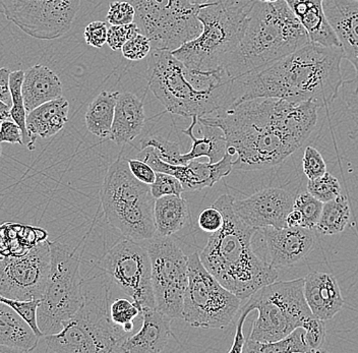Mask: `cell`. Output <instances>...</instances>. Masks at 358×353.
I'll use <instances>...</instances> for the list:
<instances>
[{"label":"cell","mask_w":358,"mask_h":353,"mask_svg":"<svg viewBox=\"0 0 358 353\" xmlns=\"http://www.w3.org/2000/svg\"><path fill=\"white\" fill-rule=\"evenodd\" d=\"M319 105L275 98H256L199 117L222 129L234 169L264 171L281 164L310 137Z\"/></svg>","instance_id":"6da1fadb"},{"label":"cell","mask_w":358,"mask_h":353,"mask_svg":"<svg viewBox=\"0 0 358 353\" xmlns=\"http://www.w3.org/2000/svg\"><path fill=\"white\" fill-rule=\"evenodd\" d=\"M341 47L308 43L267 68L232 80V105L256 98L312 101L320 108L335 99L342 86Z\"/></svg>","instance_id":"7a4b0ae2"},{"label":"cell","mask_w":358,"mask_h":353,"mask_svg":"<svg viewBox=\"0 0 358 353\" xmlns=\"http://www.w3.org/2000/svg\"><path fill=\"white\" fill-rule=\"evenodd\" d=\"M234 196L222 194L213 204L223 215V226L211 233L201 262L226 288L241 301L278 279V270L259 259L252 249L257 229L243 222L234 210Z\"/></svg>","instance_id":"3957f363"},{"label":"cell","mask_w":358,"mask_h":353,"mask_svg":"<svg viewBox=\"0 0 358 353\" xmlns=\"http://www.w3.org/2000/svg\"><path fill=\"white\" fill-rule=\"evenodd\" d=\"M150 90L168 113L181 117L209 115L232 105V80L224 69L187 68L172 51L152 48L148 55Z\"/></svg>","instance_id":"277c9868"},{"label":"cell","mask_w":358,"mask_h":353,"mask_svg":"<svg viewBox=\"0 0 358 353\" xmlns=\"http://www.w3.org/2000/svg\"><path fill=\"white\" fill-rule=\"evenodd\" d=\"M308 43V33L284 0H257L243 39L224 71L231 80L256 73Z\"/></svg>","instance_id":"5b68a950"},{"label":"cell","mask_w":358,"mask_h":353,"mask_svg":"<svg viewBox=\"0 0 358 353\" xmlns=\"http://www.w3.org/2000/svg\"><path fill=\"white\" fill-rule=\"evenodd\" d=\"M257 0H209L200 4L201 32L176 50L174 57L201 71L224 69L243 39Z\"/></svg>","instance_id":"8992f818"},{"label":"cell","mask_w":358,"mask_h":353,"mask_svg":"<svg viewBox=\"0 0 358 353\" xmlns=\"http://www.w3.org/2000/svg\"><path fill=\"white\" fill-rule=\"evenodd\" d=\"M304 278L290 281H274L263 286L248 297L245 307L239 310L234 343H245L243 325L246 317L257 310L259 317L252 324L248 339L259 343L280 340L301 327L306 319L313 316L303 294Z\"/></svg>","instance_id":"52a82bcc"},{"label":"cell","mask_w":358,"mask_h":353,"mask_svg":"<svg viewBox=\"0 0 358 353\" xmlns=\"http://www.w3.org/2000/svg\"><path fill=\"white\" fill-rule=\"evenodd\" d=\"M110 288L106 282L96 288L83 285L84 301L78 312L56 334L44 336L47 352L57 353H120L129 334L111 321Z\"/></svg>","instance_id":"ba28073f"},{"label":"cell","mask_w":358,"mask_h":353,"mask_svg":"<svg viewBox=\"0 0 358 353\" xmlns=\"http://www.w3.org/2000/svg\"><path fill=\"white\" fill-rule=\"evenodd\" d=\"M100 199L107 221L123 238L142 243L156 236L151 187L134 178L127 159L118 157L109 166Z\"/></svg>","instance_id":"9c48e42d"},{"label":"cell","mask_w":358,"mask_h":353,"mask_svg":"<svg viewBox=\"0 0 358 353\" xmlns=\"http://www.w3.org/2000/svg\"><path fill=\"white\" fill-rule=\"evenodd\" d=\"M50 271L37 310L38 327L43 336L56 334L84 301L80 273V254L59 241H49Z\"/></svg>","instance_id":"30bf717a"},{"label":"cell","mask_w":358,"mask_h":353,"mask_svg":"<svg viewBox=\"0 0 358 353\" xmlns=\"http://www.w3.org/2000/svg\"><path fill=\"white\" fill-rule=\"evenodd\" d=\"M134 6L140 32L151 42L152 48L174 51L198 37L201 24L200 6L189 0H123Z\"/></svg>","instance_id":"8fae6325"},{"label":"cell","mask_w":358,"mask_h":353,"mask_svg":"<svg viewBox=\"0 0 358 353\" xmlns=\"http://www.w3.org/2000/svg\"><path fill=\"white\" fill-rule=\"evenodd\" d=\"M241 299L225 287L201 262L189 256V285L183 299L182 319L194 328L224 329L241 310Z\"/></svg>","instance_id":"7c38bea8"},{"label":"cell","mask_w":358,"mask_h":353,"mask_svg":"<svg viewBox=\"0 0 358 353\" xmlns=\"http://www.w3.org/2000/svg\"><path fill=\"white\" fill-rule=\"evenodd\" d=\"M144 247L151 261V280L157 310L169 318L182 319L189 285V257L171 236H154Z\"/></svg>","instance_id":"4fadbf2b"},{"label":"cell","mask_w":358,"mask_h":353,"mask_svg":"<svg viewBox=\"0 0 358 353\" xmlns=\"http://www.w3.org/2000/svg\"><path fill=\"white\" fill-rule=\"evenodd\" d=\"M101 269L140 305L156 308L151 280V261L144 245L129 238L118 241L103 256Z\"/></svg>","instance_id":"5bb4252c"},{"label":"cell","mask_w":358,"mask_h":353,"mask_svg":"<svg viewBox=\"0 0 358 353\" xmlns=\"http://www.w3.org/2000/svg\"><path fill=\"white\" fill-rule=\"evenodd\" d=\"M80 0H3V15L22 32L39 40H55L69 32Z\"/></svg>","instance_id":"9a60e30c"},{"label":"cell","mask_w":358,"mask_h":353,"mask_svg":"<svg viewBox=\"0 0 358 353\" xmlns=\"http://www.w3.org/2000/svg\"><path fill=\"white\" fill-rule=\"evenodd\" d=\"M49 271V240L38 243L21 256L0 259V294L17 301H40Z\"/></svg>","instance_id":"2e32d148"},{"label":"cell","mask_w":358,"mask_h":353,"mask_svg":"<svg viewBox=\"0 0 358 353\" xmlns=\"http://www.w3.org/2000/svg\"><path fill=\"white\" fill-rule=\"evenodd\" d=\"M136 159L144 161L156 172H164L176 176L182 185L185 192L201 191L205 187H212L234 171V157L228 153L222 159L213 164L192 160L187 164L172 165L159 159L153 148L145 147L136 155Z\"/></svg>","instance_id":"e0dca14e"},{"label":"cell","mask_w":358,"mask_h":353,"mask_svg":"<svg viewBox=\"0 0 358 353\" xmlns=\"http://www.w3.org/2000/svg\"><path fill=\"white\" fill-rule=\"evenodd\" d=\"M294 196L283 189L270 187L257 192L243 200H234L239 218L255 229L287 227L286 219L292 211Z\"/></svg>","instance_id":"ac0fdd59"},{"label":"cell","mask_w":358,"mask_h":353,"mask_svg":"<svg viewBox=\"0 0 358 353\" xmlns=\"http://www.w3.org/2000/svg\"><path fill=\"white\" fill-rule=\"evenodd\" d=\"M259 231L265 241L268 263L277 270L301 262L315 247V234L308 228L266 227Z\"/></svg>","instance_id":"d6986e66"},{"label":"cell","mask_w":358,"mask_h":353,"mask_svg":"<svg viewBox=\"0 0 358 353\" xmlns=\"http://www.w3.org/2000/svg\"><path fill=\"white\" fill-rule=\"evenodd\" d=\"M324 13L339 39L343 57L357 71L358 94V2L351 0H324Z\"/></svg>","instance_id":"ffe728a7"},{"label":"cell","mask_w":358,"mask_h":353,"mask_svg":"<svg viewBox=\"0 0 358 353\" xmlns=\"http://www.w3.org/2000/svg\"><path fill=\"white\" fill-rule=\"evenodd\" d=\"M142 315V328L125 338L120 353H159L166 347L172 334V319L156 308H144Z\"/></svg>","instance_id":"44dd1931"},{"label":"cell","mask_w":358,"mask_h":353,"mask_svg":"<svg viewBox=\"0 0 358 353\" xmlns=\"http://www.w3.org/2000/svg\"><path fill=\"white\" fill-rule=\"evenodd\" d=\"M303 294L315 318L329 321L344 307V298L332 274L313 272L304 278Z\"/></svg>","instance_id":"7402d4cb"},{"label":"cell","mask_w":358,"mask_h":353,"mask_svg":"<svg viewBox=\"0 0 358 353\" xmlns=\"http://www.w3.org/2000/svg\"><path fill=\"white\" fill-rule=\"evenodd\" d=\"M144 103L131 92L118 94L109 138L118 146L133 142L144 129Z\"/></svg>","instance_id":"603a6c76"},{"label":"cell","mask_w":358,"mask_h":353,"mask_svg":"<svg viewBox=\"0 0 358 353\" xmlns=\"http://www.w3.org/2000/svg\"><path fill=\"white\" fill-rule=\"evenodd\" d=\"M198 118V116H192L190 126L181 131L192 140V146L189 153L181 154L180 165L201 157H207L213 164L222 159L227 153L222 129L211 124H201Z\"/></svg>","instance_id":"cb8c5ba5"},{"label":"cell","mask_w":358,"mask_h":353,"mask_svg":"<svg viewBox=\"0 0 358 353\" xmlns=\"http://www.w3.org/2000/svg\"><path fill=\"white\" fill-rule=\"evenodd\" d=\"M294 13L312 43L327 47H341L324 13V0H284Z\"/></svg>","instance_id":"d4e9b609"},{"label":"cell","mask_w":358,"mask_h":353,"mask_svg":"<svg viewBox=\"0 0 358 353\" xmlns=\"http://www.w3.org/2000/svg\"><path fill=\"white\" fill-rule=\"evenodd\" d=\"M22 94L28 113L44 103L62 97V84L52 69L36 64L24 71Z\"/></svg>","instance_id":"484cf974"},{"label":"cell","mask_w":358,"mask_h":353,"mask_svg":"<svg viewBox=\"0 0 358 353\" xmlns=\"http://www.w3.org/2000/svg\"><path fill=\"white\" fill-rule=\"evenodd\" d=\"M69 101L59 97L27 113V129L33 147L38 138H50L59 133L69 120Z\"/></svg>","instance_id":"4316f807"},{"label":"cell","mask_w":358,"mask_h":353,"mask_svg":"<svg viewBox=\"0 0 358 353\" xmlns=\"http://www.w3.org/2000/svg\"><path fill=\"white\" fill-rule=\"evenodd\" d=\"M154 220L157 236H173L192 223L189 204L182 196L173 194L156 199Z\"/></svg>","instance_id":"83f0119b"},{"label":"cell","mask_w":358,"mask_h":353,"mask_svg":"<svg viewBox=\"0 0 358 353\" xmlns=\"http://www.w3.org/2000/svg\"><path fill=\"white\" fill-rule=\"evenodd\" d=\"M39 339L13 308L0 301V345L29 352L37 347Z\"/></svg>","instance_id":"f1b7e54d"},{"label":"cell","mask_w":358,"mask_h":353,"mask_svg":"<svg viewBox=\"0 0 358 353\" xmlns=\"http://www.w3.org/2000/svg\"><path fill=\"white\" fill-rule=\"evenodd\" d=\"M120 92H101L91 102L85 116L87 129L98 138H109Z\"/></svg>","instance_id":"f546056e"},{"label":"cell","mask_w":358,"mask_h":353,"mask_svg":"<svg viewBox=\"0 0 358 353\" xmlns=\"http://www.w3.org/2000/svg\"><path fill=\"white\" fill-rule=\"evenodd\" d=\"M351 218L350 207L345 196L340 194L333 200L324 203L321 217L315 229L324 236L341 233Z\"/></svg>","instance_id":"4dcf8cb0"},{"label":"cell","mask_w":358,"mask_h":353,"mask_svg":"<svg viewBox=\"0 0 358 353\" xmlns=\"http://www.w3.org/2000/svg\"><path fill=\"white\" fill-rule=\"evenodd\" d=\"M306 331L299 327L291 332L289 335L280 340L259 343L248 339L245 342L243 352L255 353H295L312 352L306 344Z\"/></svg>","instance_id":"1f68e13d"},{"label":"cell","mask_w":358,"mask_h":353,"mask_svg":"<svg viewBox=\"0 0 358 353\" xmlns=\"http://www.w3.org/2000/svg\"><path fill=\"white\" fill-rule=\"evenodd\" d=\"M24 71H13L10 77V88L13 105L10 108L11 120L19 126L22 131V145L26 146L30 151H34L35 147H33L31 143V138L29 137L28 129H27V111L24 108V99H22V85L24 80Z\"/></svg>","instance_id":"d6a6232c"},{"label":"cell","mask_w":358,"mask_h":353,"mask_svg":"<svg viewBox=\"0 0 358 353\" xmlns=\"http://www.w3.org/2000/svg\"><path fill=\"white\" fill-rule=\"evenodd\" d=\"M323 204L321 201L315 199L308 191L306 193L299 194L294 198L293 209L299 210L302 216L301 227L315 230L321 217Z\"/></svg>","instance_id":"836d02e7"},{"label":"cell","mask_w":358,"mask_h":353,"mask_svg":"<svg viewBox=\"0 0 358 353\" xmlns=\"http://www.w3.org/2000/svg\"><path fill=\"white\" fill-rule=\"evenodd\" d=\"M151 147L159 159L172 165H180L181 152L178 144L170 142L160 136H148L141 142V149Z\"/></svg>","instance_id":"e575fe53"},{"label":"cell","mask_w":358,"mask_h":353,"mask_svg":"<svg viewBox=\"0 0 358 353\" xmlns=\"http://www.w3.org/2000/svg\"><path fill=\"white\" fill-rule=\"evenodd\" d=\"M306 189L308 193L322 203L329 202L341 194L339 180L329 172L315 180H308Z\"/></svg>","instance_id":"d590c367"},{"label":"cell","mask_w":358,"mask_h":353,"mask_svg":"<svg viewBox=\"0 0 358 353\" xmlns=\"http://www.w3.org/2000/svg\"><path fill=\"white\" fill-rule=\"evenodd\" d=\"M0 301L13 308L20 315V317L30 326L31 329L39 338L44 337L38 327L37 322V310L40 301H35V299L33 301H17V299L8 298V297L1 296Z\"/></svg>","instance_id":"8d00e7d4"},{"label":"cell","mask_w":358,"mask_h":353,"mask_svg":"<svg viewBox=\"0 0 358 353\" xmlns=\"http://www.w3.org/2000/svg\"><path fill=\"white\" fill-rule=\"evenodd\" d=\"M109 314L111 321L122 328L123 325L134 322L138 315L142 314V308L134 301L131 303L125 298H118L110 303Z\"/></svg>","instance_id":"74e56055"},{"label":"cell","mask_w":358,"mask_h":353,"mask_svg":"<svg viewBox=\"0 0 358 353\" xmlns=\"http://www.w3.org/2000/svg\"><path fill=\"white\" fill-rule=\"evenodd\" d=\"M151 193L154 199H159L164 196H179L182 194V185L176 176L164 172H156V178L151 185Z\"/></svg>","instance_id":"f35d334b"},{"label":"cell","mask_w":358,"mask_h":353,"mask_svg":"<svg viewBox=\"0 0 358 353\" xmlns=\"http://www.w3.org/2000/svg\"><path fill=\"white\" fill-rule=\"evenodd\" d=\"M301 328L306 331V344L310 348L312 352H321L324 340H326V329H324V321L315 318V316L310 317L303 322Z\"/></svg>","instance_id":"ab89813d"},{"label":"cell","mask_w":358,"mask_h":353,"mask_svg":"<svg viewBox=\"0 0 358 353\" xmlns=\"http://www.w3.org/2000/svg\"><path fill=\"white\" fill-rule=\"evenodd\" d=\"M151 50V42L142 33L134 35L122 48L123 57L131 62L144 59L148 57Z\"/></svg>","instance_id":"60d3db41"},{"label":"cell","mask_w":358,"mask_h":353,"mask_svg":"<svg viewBox=\"0 0 358 353\" xmlns=\"http://www.w3.org/2000/svg\"><path fill=\"white\" fill-rule=\"evenodd\" d=\"M138 33H141L140 29L134 22L122 26H110L107 33L106 44L113 51L122 50V46Z\"/></svg>","instance_id":"b9f144b4"},{"label":"cell","mask_w":358,"mask_h":353,"mask_svg":"<svg viewBox=\"0 0 358 353\" xmlns=\"http://www.w3.org/2000/svg\"><path fill=\"white\" fill-rule=\"evenodd\" d=\"M303 172L308 180H315L327 172V165L323 156L313 147H306L302 158Z\"/></svg>","instance_id":"7bdbcfd3"},{"label":"cell","mask_w":358,"mask_h":353,"mask_svg":"<svg viewBox=\"0 0 358 353\" xmlns=\"http://www.w3.org/2000/svg\"><path fill=\"white\" fill-rule=\"evenodd\" d=\"M136 12L129 2L113 0L109 6L106 20L111 26H122L134 23Z\"/></svg>","instance_id":"ee69618b"},{"label":"cell","mask_w":358,"mask_h":353,"mask_svg":"<svg viewBox=\"0 0 358 353\" xmlns=\"http://www.w3.org/2000/svg\"><path fill=\"white\" fill-rule=\"evenodd\" d=\"M107 33H108V26L105 22H92L85 29V41L90 46L102 48L106 44Z\"/></svg>","instance_id":"f6af8a7d"},{"label":"cell","mask_w":358,"mask_h":353,"mask_svg":"<svg viewBox=\"0 0 358 353\" xmlns=\"http://www.w3.org/2000/svg\"><path fill=\"white\" fill-rule=\"evenodd\" d=\"M223 215L217 208L211 207L203 210L198 219L199 227L208 233H214L223 226Z\"/></svg>","instance_id":"bcb514c9"},{"label":"cell","mask_w":358,"mask_h":353,"mask_svg":"<svg viewBox=\"0 0 358 353\" xmlns=\"http://www.w3.org/2000/svg\"><path fill=\"white\" fill-rule=\"evenodd\" d=\"M129 171L136 180L145 185H151L156 178V171L144 161L138 159H127Z\"/></svg>","instance_id":"7dc6e473"},{"label":"cell","mask_w":358,"mask_h":353,"mask_svg":"<svg viewBox=\"0 0 358 353\" xmlns=\"http://www.w3.org/2000/svg\"><path fill=\"white\" fill-rule=\"evenodd\" d=\"M0 143L22 145L21 129L13 120H3L0 127Z\"/></svg>","instance_id":"c3c4849f"},{"label":"cell","mask_w":358,"mask_h":353,"mask_svg":"<svg viewBox=\"0 0 358 353\" xmlns=\"http://www.w3.org/2000/svg\"><path fill=\"white\" fill-rule=\"evenodd\" d=\"M10 77V69L6 68L0 69V100L11 107L13 99H11Z\"/></svg>","instance_id":"681fc988"},{"label":"cell","mask_w":358,"mask_h":353,"mask_svg":"<svg viewBox=\"0 0 358 353\" xmlns=\"http://www.w3.org/2000/svg\"><path fill=\"white\" fill-rule=\"evenodd\" d=\"M288 227L301 226L302 225V216L301 212L296 209H292V211L288 214L287 219H286Z\"/></svg>","instance_id":"f907efd6"},{"label":"cell","mask_w":358,"mask_h":353,"mask_svg":"<svg viewBox=\"0 0 358 353\" xmlns=\"http://www.w3.org/2000/svg\"><path fill=\"white\" fill-rule=\"evenodd\" d=\"M10 105L6 104L0 100V120H11Z\"/></svg>","instance_id":"816d5d0a"},{"label":"cell","mask_w":358,"mask_h":353,"mask_svg":"<svg viewBox=\"0 0 358 353\" xmlns=\"http://www.w3.org/2000/svg\"><path fill=\"white\" fill-rule=\"evenodd\" d=\"M17 350L8 346L0 345V353H17Z\"/></svg>","instance_id":"f5cc1de1"},{"label":"cell","mask_w":358,"mask_h":353,"mask_svg":"<svg viewBox=\"0 0 358 353\" xmlns=\"http://www.w3.org/2000/svg\"><path fill=\"white\" fill-rule=\"evenodd\" d=\"M189 1L192 2V3L200 6V4L205 3V2L209 1V0H189Z\"/></svg>","instance_id":"db71d44e"},{"label":"cell","mask_w":358,"mask_h":353,"mask_svg":"<svg viewBox=\"0 0 358 353\" xmlns=\"http://www.w3.org/2000/svg\"><path fill=\"white\" fill-rule=\"evenodd\" d=\"M2 2H3V0H0V13H3V8H2Z\"/></svg>","instance_id":"11a10c76"},{"label":"cell","mask_w":358,"mask_h":353,"mask_svg":"<svg viewBox=\"0 0 358 353\" xmlns=\"http://www.w3.org/2000/svg\"><path fill=\"white\" fill-rule=\"evenodd\" d=\"M259 1H262V2H276V1H278V0H259Z\"/></svg>","instance_id":"9f6ffc18"},{"label":"cell","mask_w":358,"mask_h":353,"mask_svg":"<svg viewBox=\"0 0 358 353\" xmlns=\"http://www.w3.org/2000/svg\"><path fill=\"white\" fill-rule=\"evenodd\" d=\"M2 148H1V143H0V156H1Z\"/></svg>","instance_id":"6f0895ef"},{"label":"cell","mask_w":358,"mask_h":353,"mask_svg":"<svg viewBox=\"0 0 358 353\" xmlns=\"http://www.w3.org/2000/svg\"><path fill=\"white\" fill-rule=\"evenodd\" d=\"M2 120H0V127H1Z\"/></svg>","instance_id":"680465c9"},{"label":"cell","mask_w":358,"mask_h":353,"mask_svg":"<svg viewBox=\"0 0 358 353\" xmlns=\"http://www.w3.org/2000/svg\"><path fill=\"white\" fill-rule=\"evenodd\" d=\"M351 1H357L358 2V0H351Z\"/></svg>","instance_id":"91938a15"},{"label":"cell","mask_w":358,"mask_h":353,"mask_svg":"<svg viewBox=\"0 0 358 353\" xmlns=\"http://www.w3.org/2000/svg\"><path fill=\"white\" fill-rule=\"evenodd\" d=\"M0 296H1V294H0Z\"/></svg>","instance_id":"94428289"}]
</instances>
